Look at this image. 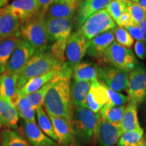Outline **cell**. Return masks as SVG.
Returning a JSON list of instances; mask_svg holds the SVG:
<instances>
[{"instance_id": "cell-27", "label": "cell", "mask_w": 146, "mask_h": 146, "mask_svg": "<svg viewBox=\"0 0 146 146\" xmlns=\"http://www.w3.org/2000/svg\"><path fill=\"white\" fill-rule=\"evenodd\" d=\"M0 139L1 146H31L26 137L16 129H4Z\"/></svg>"}, {"instance_id": "cell-10", "label": "cell", "mask_w": 146, "mask_h": 146, "mask_svg": "<svg viewBox=\"0 0 146 146\" xmlns=\"http://www.w3.org/2000/svg\"><path fill=\"white\" fill-rule=\"evenodd\" d=\"M127 90L129 100L137 104L146 100V68L140 64L129 73Z\"/></svg>"}, {"instance_id": "cell-2", "label": "cell", "mask_w": 146, "mask_h": 146, "mask_svg": "<svg viewBox=\"0 0 146 146\" xmlns=\"http://www.w3.org/2000/svg\"><path fill=\"white\" fill-rule=\"evenodd\" d=\"M100 116L87 108L74 107L70 126L75 146L96 145Z\"/></svg>"}, {"instance_id": "cell-6", "label": "cell", "mask_w": 146, "mask_h": 146, "mask_svg": "<svg viewBox=\"0 0 146 146\" xmlns=\"http://www.w3.org/2000/svg\"><path fill=\"white\" fill-rule=\"evenodd\" d=\"M116 27L114 20L104 9L91 15L78 31L89 41L104 33L114 30Z\"/></svg>"}, {"instance_id": "cell-42", "label": "cell", "mask_w": 146, "mask_h": 146, "mask_svg": "<svg viewBox=\"0 0 146 146\" xmlns=\"http://www.w3.org/2000/svg\"><path fill=\"white\" fill-rule=\"evenodd\" d=\"M55 1L56 0H37L40 7V13L46 16L47 10Z\"/></svg>"}, {"instance_id": "cell-26", "label": "cell", "mask_w": 146, "mask_h": 146, "mask_svg": "<svg viewBox=\"0 0 146 146\" xmlns=\"http://www.w3.org/2000/svg\"><path fill=\"white\" fill-rule=\"evenodd\" d=\"M120 127L123 134L141 128L137 117V103L134 100H129L128 101Z\"/></svg>"}, {"instance_id": "cell-15", "label": "cell", "mask_w": 146, "mask_h": 146, "mask_svg": "<svg viewBox=\"0 0 146 146\" xmlns=\"http://www.w3.org/2000/svg\"><path fill=\"white\" fill-rule=\"evenodd\" d=\"M123 135L120 125L108 122L100 116L98 131V146H113L119 141Z\"/></svg>"}, {"instance_id": "cell-32", "label": "cell", "mask_w": 146, "mask_h": 146, "mask_svg": "<svg viewBox=\"0 0 146 146\" xmlns=\"http://www.w3.org/2000/svg\"><path fill=\"white\" fill-rule=\"evenodd\" d=\"M18 116L21 119L28 120V121L36 122L35 112L36 110L30 104L26 97L21 98L16 105Z\"/></svg>"}, {"instance_id": "cell-36", "label": "cell", "mask_w": 146, "mask_h": 146, "mask_svg": "<svg viewBox=\"0 0 146 146\" xmlns=\"http://www.w3.org/2000/svg\"><path fill=\"white\" fill-rule=\"evenodd\" d=\"M127 12L131 14L136 25H138L146 18V11L137 3L131 0H128Z\"/></svg>"}, {"instance_id": "cell-43", "label": "cell", "mask_w": 146, "mask_h": 146, "mask_svg": "<svg viewBox=\"0 0 146 146\" xmlns=\"http://www.w3.org/2000/svg\"><path fill=\"white\" fill-rule=\"evenodd\" d=\"M131 1L137 3L146 11V0H131Z\"/></svg>"}, {"instance_id": "cell-50", "label": "cell", "mask_w": 146, "mask_h": 146, "mask_svg": "<svg viewBox=\"0 0 146 146\" xmlns=\"http://www.w3.org/2000/svg\"><path fill=\"white\" fill-rule=\"evenodd\" d=\"M116 146H120L119 145H116Z\"/></svg>"}, {"instance_id": "cell-28", "label": "cell", "mask_w": 146, "mask_h": 146, "mask_svg": "<svg viewBox=\"0 0 146 146\" xmlns=\"http://www.w3.org/2000/svg\"><path fill=\"white\" fill-rule=\"evenodd\" d=\"M20 41V38L0 39V74L5 72L9 60Z\"/></svg>"}, {"instance_id": "cell-23", "label": "cell", "mask_w": 146, "mask_h": 146, "mask_svg": "<svg viewBox=\"0 0 146 146\" xmlns=\"http://www.w3.org/2000/svg\"><path fill=\"white\" fill-rule=\"evenodd\" d=\"M60 70V69H55L47 74L29 80L23 87H21L18 90V94H19L20 98H25L28 95L39 90L45 85L54 79L58 74Z\"/></svg>"}, {"instance_id": "cell-21", "label": "cell", "mask_w": 146, "mask_h": 146, "mask_svg": "<svg viewBox=\"0 0 146 146\" xmlns=\"http://www.w3.org/2000/svg\"><path fill=\"white\" fill-rule=\"evenodd\" d=\"M80 2H65L55 1L47 10L46 18H74L78 10Z\"/></svg>"}, {"instance_id": "cell-3", "label": "cell", "mask_w": 146, "mask_h": 146, "mask_svg": "<svg viewBox=\"0 0 146 146\" xmlns=\"http://www.w3.org/2000/svg\"><path fill=\"white\" fill-rule=\"evenodd\" d=\"M62 64L53 56L49 50L35 52L23 70L18 74V90L32 78L43 75L55 69H61Z\"/></svg>"}, {"instance_id": "cell-41", "label": "cell", "mask_w": 146, "mask_h": 146, "mask_svg": "<svg viewBox=\"0 0 146 146\" xmlns=\"http://www.w3.org/2000/svg\"><path fill=\"white\" fill-rule=\"evenodd\" d=\"M136 56L141 60H145L146 56V45L143 41H137L134 46Z\"/></svg>"}, {"instance_id": "cell-20", "label": "cell", "mask_w": 146, "mask_h": 146, "mask_svg": "<svg viewBox=\"0 0 146 146\" xmlns=\"http://www.w3.org/2000/svg\"><path fill=\"white\" fill-rule=\"evenodd\" d=\"M18 76H10L3 73L0 74V98L10 102L16 106L21 100L17 88Z\"/></svg>"}, {"instance_id": "cell-37", "label": "cell", "mask_w": 146, "mask_h": 146, "mask_svg": "<svg viewBox=\"0 0 146 146\" xmlns=\"http://www.w3.org/2000/svg\"><path fill=\"white\" fill-rule=\"evenodd\" d=\"M66 44L67 40H62V41L54 42L50 47V52L62 64L65 63V53Z\"/></svg>"}, {"instance_id": "cell-48", "label": "cell", "mask_w": 146, "mask_h": 146, "mask_svg": "<svg viewBox=\"0 0 146 146\" xmlns=\"http://www.w3.org/2000/svg\"><path fill=\"white\" fill-rule=\"evenodd\" d=\"M3 126H2V124H1V120H0V129H1V127H2Z\"/></svg>"}, {"instance_id": "cell-46", "label": "cell", "mask_w": 146, "mask_h": 146, "mask_svg": "<svg viewBox=\"0 0 146 146\" xmlns=\"http://www.w3.org/2000/svg\"><path fill=\"white\" fill-rule=\"evenodd\" d=\"M56 1H65V2H69V3H73V2H81L83 0H56Z\"/></svg>"}, {"instance_id": "cell-30", "label": "cell", "mask_w": 146, "mask_h": 146, "mask_svg": "<svg viewBox=\"0 0 146 146\" xmlns=\"http://www.w3.org/2000/svg\"><path fill=\"white\" fill-rule=\"evenodd\" d=\"M120 146H145V139L143 137V130L140 129L128 131L124 133L118 141Z\"/></svg>"}, {"instance_id": "cell-11", "label": "cell", "mask_w": 146, "mask_h": 146, "mask_svg": "<svg viewBox=\"0 0 146 146\" xmlns=\"http://www.w3.org/2000/svg\"><path fill=\"white\" fill-rule=\"evenodd\" d=\"M115 36L114 31H109L93 38L87 41V54L97 60V64L105 65L104 54L108 47L114 43Z\"/></svg>"}, {"instance_id": "cell-16", "label": "cell", "mask_w": 146, "mask_h": 146, "mask_svg": "<svg viewBox=\"0 0 146 146\" xmlns=\"http://www.w3.org/2000/svg\"><path fill=\"white\" fill-rule=\"evenodd\" d=\"M21 21L7 6L0 8V39L20 38Z\"/></svg>"}, {"instance_id": "cell-9", "label": "cell", "mask_w": 146, "mask_h": 146, "mask_svg": "<svg viewBox=\"0 0 146 146\" xmlns=\"http://www.w3.org/2000/svg\"><path fill=\"white\" fill-rule=\"evenodd\" d=\"M35 54L31 45L20 38V41L12 53L5 69V74L18 76Z\"/></svg>"}, {"instance_id": "cell-17", "label": "cell", "mask_w": 146, "mask_h": 146, "mask_svg": "<svg viewBox=\"0 0 146 146\" xmlns=\"http://www.w3.org/2000/svg\"><path fill=\"white\" fill-rule=\"evenodd\" d=\"M109 101L106 85L98 79L92 81L87 99V108L98 113Z\"/></svg>"}, {"instance_id": "cell-13", "label": "cell", "mask_w": 146, "mask_h": 146, "mask_svg": "<svg viewBox=\"0 0 146 146\" xmlns=\"http://www.w3.org/2000/svg\"><path fill=\"white\" fill-rule=\"evenodd\" d=\"M21 126L24 135L31 146H59L41 131L36 122L21 119Z\"/></svg>"}, {"instance_id": "cell-29", "label": "cell", "mask_w": 146, "mask_h": 146, "mask_svg": "<svg viewBox=\"0 0 146 146\" xmlns=\"http://www.w3.org/2000/svg\"><path fill=\"white\" fill-rule=\"evenodd\" d=\"M126 106H114L107 103L100 110L102 118L110 123L116 125H121Z\"/></svg>"}, {"instance_id": "cell-7", "label": "cell", "mask_w": 146, "mask_h": 146, "mask_svg": "<svg viewBox=\"0 0 146 146\" xmlns=\"http://www.w3.org/2000/svg\"><path fill=\"white\" fill-rule=\"evenodd\" d=\"M129 73V71L110 64L98 66V78L110 88L118 92L127 89Z\"/></svg>"}, {"instance_id": "cell-14", "label": "cell", "mask_w": 146, "mask_h": 146, "mask_svg": "<svg viewBox=\"0 0 146 146\" xmlns=\"http://www.w3.org/2000/svg\"><path fill=\"white\" fill-rule=\"evenodd\" d=\"M112 0H83L79 3L74 17L76 29H80L91 15L106 8Z\"/></svg>"}, {"instance_id": "cell-51", "label": "cell", "mask_w": 146, "mask_h": 146, "mask_svg": "<svg viewBox=\"0 0 146 146\" xmlns=\"http://www.w3.org/2000/svg\"><path fill=\"white\" fill-rule=\"evenodd\" d=\"M145 146H146V145H145Z\"/></svg>"}, {"instance_id": "cell-19", "label": "cell", "mask_w": 146, "mask_h": 146, "mask_svg": "<svg viewBox=\"0 0 146 146\" xmlns=\"http://www.w3.org/2000/svg\"><path fill=\"white\" fill-rule=\"evenodd\" d=\"M52 120L55 133L60 146H75L70 122L66 118L48 115Z\"/></svg>"}, {"instance_id": "cell-33", "label": "cell", "mask_w": 146, "mask_h": 146, "mask_svg": "<svg viewBox=\"0 0 146 146\" xmlns=\"http://www.w3.org/2000/svg\"><path fill=\"white\" fill-rule=\"evenodd\" d=\"M127 8L128 0H112L106 10L116 23L120 16L127 12Z\"/></svg>"}, {"instance_id": "cell-45", "label": "cell", "mask_w": 146, "mask_h": 146, "mask_svg": "<svg viewBox=\"0 0 146 146\" xmlns=\"http://www.w3.org/2000/svg\"><path fill=\"white\" fill-rule=\"evenodd\" d=\"M8 2V0H0V8L5 7L7 3Z\"/></svg>"}, {"instance_id": "cell-44", "label": "cell", "mask_w": 146, "mask_h": 146, "mask_svg": "<svg viewBox=\"0 0 146 146\" xmlns=\"http://www.w3.org/2000/svg\"><path fill=\"white\" fill-rule=\"evenodd\" d=\"M137 25L141 29L144 33L146 34V18H145L143 21H142L141 23H139Z\"/></svg>"}, {"instance_id": "cell-34", "label": "cell", "mask_w": 146, "mask_h": 146, "mask_svg": "<svg viewBox=\"0 0 146 146\" xmlns=\"http://www.w3.org/2000/svg\"><path fill=\"white\" fill-rule=\"evenodd\" d=\"M52 80L49 82L48 83H47L46 85H45L43 87H41L38 91L26 96L29 102L34 109L36 110L38 107L42 106V105L43 104L45 96H46V94L49 89L50 88L51 85H52Z\"/></svg>"}, {"instance_id": "cell-39", "label": "cell", "mask_w": 146, "mask_h": 146, "mask_svg": "<svg viewBox=\"0 0 146 146\" xmlns=\"http://www.w3.org/2000/svg\"><path fill=\"white\" fill-rule=\"evenodd\" d=\"M125 29L133 39H136L137 41H143L144 33L137 25L127 27H125Z\"/></svg>"}, {"instance_id": "cell-24", "label": "cell", "mask_w": 146, "mask_h": 146, "mask_svg": "<svg viewBox=\"0 0 146 146\" xmlns=\"http://www.w3.org/2000/svg\"><path fill=\"white\" fill-rule=\"evenodd\" d=\"M71 78L76 81H94L98 78V65L91 61H83L73 68Z\"/></svg>"}, {"instance_id": "cell-18", "label": "cell", "mask_w": 146, "mask_h": 146, "mask_svg": "<svg viewBox=\"0 0 146 146\" xmlns=\"http://www.w3.org/2000/svg\"><path fill=\"white\" fill-rule=\"evenodd\" d=\"M6 6L21 22L40 13V7L37 0H14Z\"/></svg>"}, {"instance_id": "cell-5", "label": "cell", "mask_w": 146, "mask_h": 146, "mask_svg": "<svg viewBox=\"0 0 146 146\" xmlns=\"http://www.w3.org/2000/svg\"><path fill=\"white\" fill-rule=\"evenodd\" d=\"M104 61L106 64L129 72L139 64L132 50L115 41L105 52Z\"/></svg>"}, {"instance_id": "cell-8", "label": "cell", "mask_w": 146, "mask_h": 146, "mask_svg": "<svg viewBox=\"0 0 146 146\" xmlns=\"http://www.w3.org/2000/svg\"><path fill=\"white\" fill-rule=\"evenodd\" d=\"M87 41L79 31L72 33L67 40L65 53V63L63 65L72 71L81 62L87 54Z\"/></svg>"}, {"instance_id": "cell-4", "label": "cell", "mask_w": 146, "mask_h": 146, "mask_svg": "<svg viewBox=\"0 0 146 146\" xmlns=\"http://www.w3.org/2000/svg\"><path fill=\"white\" fill-rule=\"evenodd\" d=\"M46 16L39 13L33 17L21 22L20 38L33 47L35 52L49 50L48 36L45 26Z\"/></svg>"}, {"instance_id": "cell-35", "label": "cell", "mask_w": 146, "mask_h": 146, "mask_svg": "<svg viewBox=\"0 0 146 146\" xmlns=\"http://www.w3.org/2000/svg\"><path fill=\"white\" fill-rule=\"evenodd\" d=\"M116 42L123 46L131 48L134 43V39L124 27H116L113 30Z\"/></svg>"}, {"instance_id": "cell-31", "label": "cell", "mask_w": 146, "mask_h": 146, "mask_svg": "<svg viewBox=\"0 0 146 146\" xmlns=\"http://www.w3.org/2000/svg\"><path fill=\"white\" fill-rule=\"evenodd\" d=\"M36 113L39 127L41 131L54 141H58V137L54 131L52 120L45 113L43 108L38 107L36 109Z\"/></svg>"}, {"instance_id": "cell-22", "label": "cell", "mask_w": 146, "mask_h": 146, "mask_svg": "<svg viewBox=\"0 0 146 146\" xmlns=\"http://www.w3.org/2000/svg\"><path fill=\"white\" fill-rule=\"evenodd\" d=\"M92 81H76L71 78V96L74 107L87 108V99Z\"/></svg>"}, {"instance_id": "cell-12", "label": "cell", "mask_w": 146, "mask_h": 146, "mask_svg": "<svg viewBox=\"0 0 146 146\" xmlns=\"http://www.w3.org/2000/svg\"><path fill=\"white\" fill-rule=\"evenodd\" d=\"M74 18L45 19L47 33L49 41L56 42L68 40L72 33Z\"/></svg>"}, {"instance_id": "cell-1", "label": "cell", "mask_w": 146, "mask_h": 146, "mask_svg": "<svg viewBox=\"0 0 146 146\" xmlns=\"http://www.w3.org/2000/svg\"><path fill=\"white\" fill-rule=\"evenodd\" d=\"M72 72L62 65L58 75L52 80L43 103L48 115L65 118L70 122L73 112L70 87Z\"/></svg>"}, {"instance_id": "cell-40", "label": "cell", "mask_w": 146, "mask_h": 146, "mask_svg": "<svg viewBox=\"0 0 146 146\" xmlns=\"http://www.w3.org/2000/svg\"><path fill=\"white\" fill-rule=\"evenodd\" d=\"M118 27H127L129 26H133L135 25L136 24L133 21V18L131 17V14L129 12H125L122 14L120 17L118 18V20L116 22Z\"/></svg>"}, {"instance_id": "cell-49", "label": "cell", "mask_w": 146, "mask_h": 146, "mask_svg": "<svg viewBox=\"0 0 146 146\" xmlns=\"http://www.w3.org/2000/svg\"><path fill=\"white\" fill-rule=\"evenodd\" d=\"M145 145H146V137H145Z\"/></svg>"}, {"instance_id": "cell-47", "label": "cell", "mask_w": 146, "mask_h": 146, "mask_svg": "<svg viewBox=\"0 0 146 146\" xmlns=\"http://www.w3.org/2000/svg\"><path fill=\"white\" fill-rule=\"evenodd\" d=\"M143 41L145 42V45H146V34H145V33H144V35H143Z\"/></svg>"}, {"instance_id": "cell-38", "label": "cell", "mask_w": 146, "mask_h": 146, "mask_svg": "<svg viewBox=\"0 0 146 146\" xmlns=\"http://www.w3.org/2000/svg\"><path fill=\"white\" fill-rule=\"evenodd\" d=\"M108 94L109 97V101L108 103L114 106H125L128 103L129 98L125 95L110 89L106 85Z\"/></svg>"}, {"instance_id": "cell-25", "label": "cell", "mask_w": 146, "mask_h": 146, "mask_svg": "<svg viewBox=\"0 0 146 146\" xmlns=\"http://www.w3.org/2000/svg\"><path fill=\"white\" fill-rule=\"evenodd\" d=\"M0 120L3 127L16 129L19 116L16 108L10 102L0 98Z\"/></svg>"}]
</instances>
